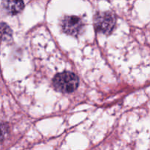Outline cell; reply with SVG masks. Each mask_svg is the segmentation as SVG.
I'll list each match as a JSON object with an SVG mask.
<instances>
[{"label":"cell","instance_id":"cell-1","mask_svg":"<svg viewBox=\"0 0 150 150\" xmlns=\"http://www.w3.org/2000/svg\"><path fill=\"white\" fill-rule=\"evenodd\" d=\"M79 78L71 72H63L56 75L53 80L54 88L63 93H70L79 86Z\"/></svg>","mask_w":150,"mask_h":150},{"label":"cell","instance_id":"cell-2","mask_svg":"<svg viewBox=\"0 0 150 150\" xmlns=\"http://www.w3.org/2000/svg\"><path fill=\"white\" fill-rule=\"evenodd\" d=\"M115 23V15L110 12L98 13L95 19L96 30L100 33L110 34L114 29Z\"/></svg>","mask_w":150,"mask_h":150},{"label":"cell","instance_id":"cell-3","mask_svg":"<svg viewBox=\"0 0 150 150\" xmlns=\"http://www.w3.org/2000/svg\"><path fill=\"white\" fill-rule=\"evenodd\" d=\"M62 26L65 33L72 36H77L83 30V23L78 16H68L63 19Z\"/></svg>","mask_w":150,"mask_h":150},{"label":"cell","instance_id":"cell-4","mask_svg":"<svg viewBox=\"0 0 150 150\" xmlns=\"http://www.w3.org/2000/svg\"><path fill=\"white\" fill-rule=\"evenodd\" d=\"M3 6L9 14L16 15L23 10L24 4L23 0H3Z\"/></svg>","mask_w":150,"mask_h":150},{"label":"cell","instance_id":"cell-5","mask_svg":"<svg viewBox=\"0 0 150 150\" xmlns=\"http://www.w3.org/2000/svg\"><path fill=\"white\" fill-rule=\"evenodd\" d=\"M0 39L4 42H10L13 40V32L5 23L0 22Z\"/></svg>","mask_w":150,"mask_h":150},{"label":"cell","instance_id":"cell-6","mask_svg":"<svg viewBox=\"0 0 150 150\" xmlns=\"http://www.w3.org/2000/svg\"><path fill=\"white\" fill-rule=\"evenodd\" d=\"M7 133V126L4 123L0 122V142L4 139Z\"/></svg>","mask_w":150,"mask_h":150}]
</instances>
